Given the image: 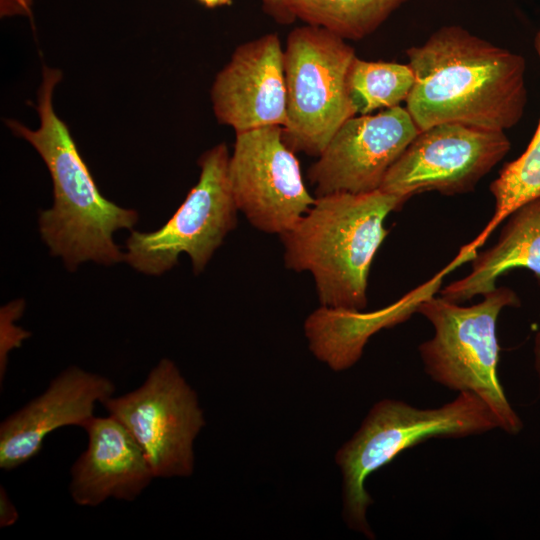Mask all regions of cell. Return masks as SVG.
<instances>
[{
  "mask_svg": "<svg viewBox=\"0 0 540 540\" xmlns=\"http://www.w3.org/2000/svg\"><path fill=\"white\" fill-rule=\"evenodd\" d=\"M415 83L406 110L419 131L442 123L512 128L527 104L522 55L459 25L434 31L406 51Z\"/></svg>",
  "mask_w": 540,
  "mask_h": 540,
  "instance_id": "cell-1",
  "label": "cell"
},
{
  "mask_svg": "<svg viewBox=\"0 0 540 540\" xmlns=\"http://www.w3.org/2000/svg\"><path fill=\"white\" fill-rule=\"evenodd\" d=\"M61 79L58 68H43L37 92L38 128L13 119L6 120V125L32 145L50 173L53 204L41 211L38 219L50 253L61 257L70 271L87 261L112 265L124 261L113 234L122 228L132 229L138 213L101 194L69 128L54 109V91Z\"/></svg>",
  "mask_w": 540,
  "mask_h": 540,
  "instance_id": "cell-2",
  "label": "cell"
},
{
  "mask_svg": "<svg viewBox=\"0 0 540 540\" xmlns=\"http://www.w3.org/2000/svg\"><path fill=\"white\" fill-rule=\"evenodd\" d=\"M405 201L380 189L316 197L283 233L284 264L309 271L322 306L363 310L373 258L388 234L386 217Z\"/></svg>",
  "mask_w": 540,
  "mask_h": 540,
  "instance_id": "cell-3",
  "label": "cell"
},
{
  "mask_svg": "<svg viewBox=\"0 0 540 540\" xmlns=\"http://www.w3.org/2000/svg\"><path fill=\"white\" fill-rule=\"evenodd\" d=\"M494 428H499L495 414L473 392H459L451 402L429 409L393 399L377 402L336 454L343 476V514L349 528L374 538L366 518L372 499L365 481L399 453L431 438H462Z\"/></svg>",
  "mask_w": 540,
  "mask_h": 540,
  "instance_id": "cell-4",
  "label": "cell"
},
{
  "mask_svg": "<svg viewBox=\"0 0 540 540\" xmlns=\"http://www.w3.org/2000/svg\"><path fill=\"white\" fill-rule=\"evenodd\" d=\"M514 291L495 288L472 306H461L433 295L417 312L434 327V336L420 344L419 353L429 377L458 392L477 394L495 414L499 428L509 434L522 429V421L509 404L497 374L499 344L496 323L504 307L519 306Z\"/></svg>",
  "mask_w": 540,
  "mask_h": 540,
  "instance_id": "cell-5",
  "label": "cell"
},
{
  "mask_svg": "<svg viewBox=\"0 0 540 540\" xmlns=\"http://www.w3.org/2000/svg\"><path fill=\"white\" fill-rule=\"evenodd\" d=\"M346 40L316 26L296 27L283 48L287 119L283 139L294 152L318 157L357 110L348 76L356 58Z\"/></svg>",
  "mask_w": 540,
  "mask_h": 540,
  "instance_id": "cell-6",
  "label": "cell"
},
{
  "mask_svg": "<svg viewBox=\"0 0 540 540\" xmlns=\"http://www.w3.org/2000/svg\"><path fill=\"white\" fill-rule=\"evenodd\" d=\"M230 154L224 142L199 158L198 182L172 217L152 232L131 230L124 261L135 270L158 276L186 253L193 271L204 270L227 234L237 224V211L228 173Z\"/></svg>",
  "mask_w": 540,
  "mask_h": 540,
  "instance_id": "cell-7",
  "label": "cell"
},
{
  "mask_svg": "<svg viewBox=\"0 0 540 540\" xmlns=\"http://www.w3.org/2000/svg\"><path fill=\"white\" fill-rule=\"evenodd\" d=\"M102 405L136 439L155 478L193 473V443L205 419L196 392L172 360L161 359L138 388Z\"/></svg>",
  "mask_w": 540,
  "mask_h": 540,
  "instance_id": "cell-8",
  "label": "cell"
},
{
  "mask_svg": "<svg viewBox=\"0 0 540 540\" xmlns=\"http://www.w3.org/2000/svg\"><path fill=\"white\" fill-rule=\"evenodd\" d=\"M502 130L442 123L419 131L390 167L380 190L405 202L416 194L472 191L509 152Z\"/></svg>",
  "mask_w": 540,
  "mask_h": 540,
  "instance_id": "cell-9",
  "label": "cell"
},
{
  "mask_svg": "<svg viewBox=\"0 0 540 540\" xmlns=\"http://www.w3.org/2000/svg\"><path fill=\"white\" fill-rule=\"evenodd\" d=\"M228 173L238 211L257 230L282 235L312 207L299 162L283 127L235 133Z\"/></svg>",
  "mask_w": 540,
  "mask_h": 540,
  "instance_id": "cell-10",
  "label": "cell"
},
{
  "mask_svg": "<svg viewBox=\"0 0 540 540\" xmlns=\"http://www.w3.org/2000/svg\"><path fill=\"white\" fill-rule=\"evenodd\" d=\"M418 133L401 106L351 117L308 169L315 197L380 189L390 167Z\"/></svg>",
  "mask_w": 540,
  "mask_h": 540,
  "instance_id": "cell-11",
  "label": "cell"
},
{
  "mask_svg": "<svg viewBox=\"0 0 540 540\" xmlns=\"http://www.w3.org/2000/svg\"><path fill=\"white\" fill-rule=\"evenodd\" d=\"M210 100L221 125L237 132L284 126L287 119L283 47L277 33L238 45L215 76Z\"/></svg>",
  "mask_w": 540,
  "mask_h": 540,
  "instance_id": "cell-12",
  "label": "cell"
},
{
  "mask_svg": "<svg viewBox=\"0 0 540 540\" xmlns=\"http://www.w3.org/2000/svg\"><path fill=\"white\" fill-rule=\"evenodd\" d=\"M115 392L107 377L77 366L63 370L48 387L0 425V468L20 467L42 450L46 437L65 426L82 427L94 415L95 406Z\"/></svg>",
  "mask_w": 540,
  "mask_h": 540,
  "instance_id": "cell-13",
  "label": "cell"
},
{
  "mask_svg": "<svg viewBox=\"0 0 540 540\" xmlns=\"http://www.w3.org/2000/svg\"><path fill=\"white\" fill-rule=\"evenodd\" d=\"M81 428L88 445L71 468L73 501L95 507L109 498L133 501L140 496L155 476L127 428L111 415L93 416Z\"/></svg>",
  "mask_w": 540,
  "mask_h": 540,
  "instance_id": "cell-14",
  "label": "cell"
},
{
  "mask_svg": "<svg viewBox=\"0 0 540 540\" xmlns=\"http://www.w3.org/2000/svg\"><path fill=\"white\" fill-rule=\"evenodd\" d=\"M441 282L436 276L396 303L373 312L321 305L308 316L304 325L310 350L335 371L351 367L375 332L408 319Z\"/></svg>",
  "mask_w": 540,
  "mask_h": 540,
  "instance_id": "cell-15",
  "label": "cell"
},
{
  "mask_svg": "<svg viewBox=\"0 0 540 540\" xmlns=\"http://www.w3.org/2000/svg\"><path fill=\"white\" fill-rule=\"evenodd\" d=\"M497 243L472 259L471 272L441 290V297L460 303L495 289L496 280L514 268L534 273L540 284V196L516 208Z\"/></svg>",
  "mask_w": 540,
  "mask_h": 540,
  "instance_id": "cell-16",
  "label": "cell"
},
{
  "mask_svg": "<svg viewBox=\"0 0 540 540\" xmlns=\"http://www.w3.org/2000/svg\"><path fill=\"white\" fill-rule=\"evenodd\" d=\"M408 0H284L307 25L323 28L344 40H361L375 32Z\"/></svg>",
  "mask_w": 540,
  "mask_h": 540,
  "instance_id": "cell-17",
  "label": "cell"
},
{
  "mask_svg": "<svg viewBox=\"0 0 540 540\" xmlns=\"http://www.w3.org/2000/svg\"><path fill=\"white\" fill-rule=\"evenodd\" d=\"M534 48L540 61V30L534 36ZM490 191L495 200L494 214L482 232L468 244L473 250H477L516 208L540 196V120L525 151L501 169Z\"/></svg>",
  "mask_w": 540,
  "mask_h": 540,
  "instance_id": "cell-18",
  "label": "cell"
},
{
  "mask_svg": "<svg viewBox=\"0 0 540 540\" xmlns=\"http://www.w3.org/2000/svg\"><path fill=\"white\" fill-rule=\"evenodd\" d=\"M415 83L411 66L396 62L368 61L356 57L348 86L357 114H371L400 106Z\"/></svg>",
  "mask_w": 540,
  "mask_h": 540,
  "instance_id": "cell-19",
  "label": "cell"
},
{
  "mask_svg": "<svg viewBox=\"0 0 540 540\" xmlns=\"http://www.w3.org/2000/svg\"><path fill=\"white\" fill-rule=\"evenodd\" d=\"M17 311H12L8 315L7 311L1 313V347H0V378L1 383L5 377L7 368V357L11 349L21 345L23 339L27 338L29 333L13 325V320Z\"/></svg>",
  "mask_w": 540,
  "mask_h": 540,
  "instance_id": "cell-20",
  "label": "cell"
},
{
  "mask_svg": "<svg viewBox=\"0 0 540 540\" xmlns=\"http://www.w3.org/2000/svg\"><path fill=\"white\" fill-rule=\"evenodd\" d=\"M264 12L275 22L283 25H289L296 19L289 11L284 0H260Z\"/></svg>",
  "mask_w": 540,
  "mask_h": 540,
  "instance_id": "cell-21",
  "label": "cell"
},
{
  "mask_svg": "<svg viewBox=\"0 0 540 540\" xmlns=\"http://www.w3.org/2000/svg\"><path fill=\"white\" fill-rule=\"evenodd\" d=\"M33 0H0L1 17L32 16Z\"/></svg>",
  "mask_w": 540,
  "mask_h": 540,
  "instance_id": "cell-22",
  "label": "cell"
},
{
  "mask_svg": "<svg viewBox=\"0 0 540 540\" xmlns=\"http://www.w3.org/2000/svg\"><path fill=\"white\" fill-rule=\"evenodd\" d=\"M19 518L17 508L9 498L3 486L0 488V527L6 528L14 525Z\"/></svg>",
  "mask_w": 540,
  "mask_h": 540,
  "instance_id": "cell-23",
  "label": "cell"
},
{
  "mask_svg": "<svg viewBox=\"0 0 540 540\" xmlns=\"http://www.w3.org/2000/svg\"><path fill=\"white\" fill-rule=\"evenodd\" d=\"M534 354H535V369L538 374L539 388H540V332H538L535 336Z\"/></svg>",
  "mask_w": 540,
  "mask_h": 540,
  "instance_id": "cell-24",
  "label": "cell"
},
{
  "mask_svg": "<svg viewBox=\"0 0 540 540\" xmlns=\"http://www.w3.org/2000/svg\"><path fill=\"white\" fill-rule=\"evenodd\" d=\"M208 8H215L225 5H230L232 0H197Z\"/></svg>",
  "mask_w": 540,
  "mask_h": 540,
  "instance_id": "cell-25",
  "label": "cell"
}]
</instances>
